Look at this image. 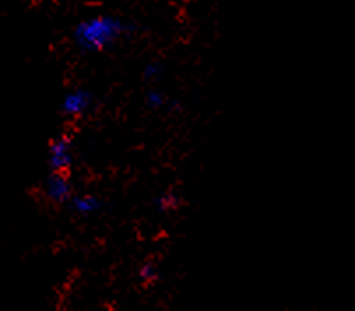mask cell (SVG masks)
Returning a JSON list of instances; mask_svg holds the SVG:
<instances>
[{
    "mask_svg": "<svg viewBox=\"0 0 355 311\" xmlns=\"http://www.w3.org/2000/svg\"><path fill=\"white\" fill-rule=\"evenodd\" d=\"M101 206H103V202L98 201L97 197H94V195L87 194V195H76V197H72V209H74L78 215H83V217L98 211Z\"/></svg>",
    "mask_w": 355,
    "mask_h": 311,
    "instance_id": "5",
    "label": "cell"
},
{
    "mask_svg": "<svg viewBox=\"0 0 355 311\" xmlns=\"http://www.w3.org/2000/svg\"><path fill=\"white\" fill-rule=\"evenodd\" d=\"M49 166L55 172H65L72 166V148L67 137L51 141L49 145Z\"/></svg>",
    "mask_w": 355,
    "mask_h": 311,
    "instance_id": "2",
    "label": "cell"
},
{
    "mask_svg": "<svg viewBox=\"0 0 355 311\" xmlns=\"http://www.w3.org/2000/svg\"><path fill=\"white\" fill-rule=\"evenodd\" d=\"M123 23L114 16H94L81 21L74 30V41L85 51H103L120 39Z\"/></svg>",
    "mask_w": 355,
    "mask_h": 311,
    "instance_id": "1",
    "label": "cell"
},
{
    "mask_svg": "<svg viewBox=\"0 0 355 311\" xmlns=\"http://www.w3.org/2000/svg\"><path fill=\"white\" fill-rule=\"evenodd\" d=\"M46 195H48L49 201L62 204V202H67L72 195L71 181L65 176V172H55L49 176L48 181H46Z\"/></svg>",
    "mask_w": 355,
    "mask_h": 311,
    "instance_id": "3",
    "label": "cell"
},
{
    "mask_svg": "<svg viewBox=\"0 0 355 311\" xmlns=\"http://www.w3.org/2000/svg\"><path fill=\"white\" fill-rule=\"evenodd\" d=\"M139 276L143 281H153L157 278V269L155 266H151V264H146V266L141 267Z\"/></svg>",
    "mask_w": 355,
    "mask_h": 311,
    "instance_id": "7",
    "label": "cell"
},
{
    "mask_svg": "<svg viewBox=\"0 0 355 311\" xmlns=\"http://www.w3.org/2000/svg\"><path fill=\"white\" fill-rule=\"evenodd\" d=\"M92 104V95L85 90H74L69 91L64 97V103H62V113L67 114V116H78V114H83L85 111L90 107Z\"/></svg>",
    "mask_w": 355,
    "mask_h": 311,
    "instance_id": "4",
    "label": "cell"
},
{
    "mask_svg": "<svg viewBox=\"0 0 355 311\" xmlns=\"http://www.w3.org/2000/svg\"><path fill=\"white\" fill-rule=\"evenodd\" d=\"M148 104H150L153 109H159V107L164 106V103H166V99H164V95L159 94V91H150L148 94Z\"/></svg>",
    "mask_w": 355,
    "mask_h": 311,
    "instance_id": "6",
    "label": "cell"
}]
</instances>
